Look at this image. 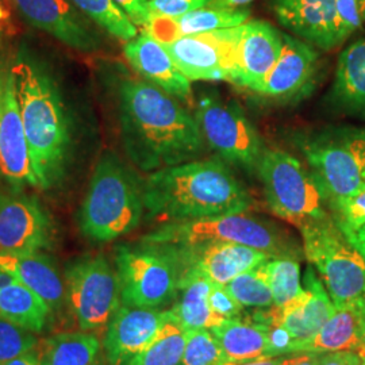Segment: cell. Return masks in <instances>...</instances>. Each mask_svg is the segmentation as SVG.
<instances>
[{
	"instance_id": "cell-1",
	"label": "cell",
	"mask_w": 365,
	"mask_h": 365,
	"mask_svg": "<svg viewBox=\"0 0 365 365\" xmlns=\"http://www.w3.org/2000/svg\"><path fill=\"white\" fill-rule=\"evenodd\" d=\"M113 78L123 150L131 163L150 173L197 160L206 143L182 102L120 66Z\"/></svg>"
},
{
	"instance_id": "cell-2",
	"label": "cell",
	"mask_w": 365,
	"mask_h": 365,
	"mask_svg": "<svg viewBox=\"0 0 365 365\" xmlns=\"http://www.w3.org/2000/svg\"><path fill=\"white\" fill-rule=\"evenodd\" d=\"M38 188L64 182L73 153V120L52 71L38 57L19 51L10 66Z\"/></svg>"
},
{
	"instance_id": "cell-3",
	"label": "cell",
	"mask_w": 365,
	"mask_h": 365,
	"mask_svg": "<svg viewBox=\"0 0 365 365\" xmlns=\"http://www.w3.org/2000/svg\"><path fill=\"white\" fill-rule=\"evenodd\" d=\"M144 206L149 220L187 221L247 212L253 199L221 158H197L148 173Z\"/></svg>"
},
{
	"instance_id": "cell-4",
	"label": "cell",
	"mask_w": 365,
	"mask_h": 365,
	"mask_svg": "<svg viewBox=\"0 0 365 365\" xmlns=\"http://www.w3.org/2000/svg\"><path fill=\"white\" fill-rule=\"evenodd\" d=\"M144 212V180L107 150L93 168L78 210L81 235L95 242H111L135 230Z\"/></svg>"
},
{
	"instance_id": "cell-5",
	"label": "cell",
	"mask_w": 365,
	"mask_h": 365,
	"mask_svg": "<svg viewBox=\"0 0 365 365\" xmlns=\"http://www.w3.org/2000/svg\"><path fill=\"white\" fill-rule=\"evenodd\" d=\"M148 242L173 247H191L205 242H235L267 252L276 257L299 259L298 242L272 222L247 212L209 217L200 220L164 222L143 238Z\"/></svg>"
},
{
	"instance_id": "cell-6",
	"label": "cell",
	"mask_w": 365,
	"mask_h": 365,
	"mask_svg": "<svg viewBox=\"0 0 365 365\" xmlns=\"http://www.w3.org/2000/svg\"><path fill=\"white\" fill-rule=\"evenodd\" d=\"M327 207L365 187V128H327L295 135Z\"/></svg>"
},
{
	"instance_id": "cell-7",
	"label": "cell",
	"mask_w": 365,
	"mask_h": 365,
	"mask_svg": "<svg viewBox=\"0 0 365 365\" xmlns=\"http://www.w3.org/2000/svg\"><path fill=\"white\" fill-rule=\"evenodd\" d=\"M123 306L158 309L176 298L184 268L176 249L167 244H123L115 249Z\"/></svg>"
},
{
	"instance_id": "cell-8",
	"label": "cell",
	"mask_w": 365,
	"mask_h": 365,
	"mask_svg": "<svg viewBox=\"0 0 365 365\" xmlns=\"http://www.w3.org/2000/svg\"><path fill=\"white\" fill-rule=\"evenodd\" d=\"M303 253L336 307L365 304V260L331 215L299 227Z\"/></svg>"
},
{
	"instance_id": "cell-9",
	"label": "cell",
	"mask_w": 365,
	"mask_h": 365,
	"mask_svg": "<svg viewBox=\"0 0 365 365\" xmlns=\"http://www.w3.org/2000/svg\"><path fill=\"white\" fill-rule=\"evenodd\" d=\"M256 176L276 217L297 226L327 217L325 200L309 168L286 150L265 148Z\"/></svg>"
},
{
	"instance_id": "cell-10",
	"label": "cell",
	"mask_w": 365,
	"mask_h": 365,
	"mask_svg": "<svg viewBox=\"0 0 365 365\" xmlns=\"http://www.w3.org/2000/svg\"><path fill=\"white\" fill-rule=\"evenodd\" d=\"M194 115L206 146L215 156L227 165L256 175L265 146L241 106L217 93H202Z\"/></svg>"
},
{
	"instance_id": "cell-11",
	"label": "cell",
	"mask_w": 365,
	"mask_h": 365,
	"mask_svg": "<svg viewBox=\"0 0 365 365\" xmlns=\"http://www.w3.org/2000/svg\"><path fill=\"white\" fill-rule=\"evenodd\" d=\"M66 300L83 331L108 325L120 307L117 271L103 256H86L68 264Z\"/></svg>"
},
{
	"instance_id": "cell-12",
	"label": "cell",
	"mask_w": 365,
	"mask_h": 365,
	"mask_svg": "<svg viewBox=\"0 0 365 365\" xmlns=\"http://www.w3.org/2000/svg\"><path fill=\"white\" fill-rule=\"evenodd\" d=\"M56 223L37 196L0 191V252H43L56 241Z\"/></svg>"
},
{
	"instance_id": "cell-13",
	"label": "cell",
	"mask_w": 365,
	"mask_h": 365,
	"mask_svg": "<svg viewBox=\"0 0 365 365\" xmlns=\"http://www.w3.org/2000/svg\"><path fill=\"white\" fill-rule=\"evenodd\" d=\"M283 33L265 21H248L233 27L230 81L255 92L280 57Z\"/></svg>"
},
{
	"instance_id": "cell-14",
	"label": "cell",
	"mask_w": 365,
	"mask_h": 365,
	"mask_svg": "<svg viewBox=\"0 0 365 365\" xmlns=\"http://www.w3.org/2000/svg\"><path fill=\"white\" fill-rule=\"evenodd\" d=\"M190 81H230L233 27L163 43Z\"/></svg>"
},
{
	"instance_id": "cell-15",
	"label": "cell",
	"mask_w": 365,
	"mask_h": 365,
	"mask_svg": "<svg viewBox=\"0 0 365 365\" xmlns=\"http://www.w3.org/2000/svg\"><path fill=\"white\" fill-rule=\"evenodd\" d=\"M0 178L15 191L26 185L38 188L11 68L6 69L0 106Z\"/></svg>"
},
{
	"instance_id": "cell-16",
	"label": "cell",
	"mask_w": 365,
	"mask_h": 365,
	"mask_svg": "<svg viewBox=\"0 0 365 365\" xmlns=\"http://www.w3.org/2000/svg\"><path fill=\"white\" fill-rule=\"evenodd\" d=\"M29 25L83 53L99 51L102 41L91 21L69 0H13Z\"/></svg>"
},
{
	"instance_id": "cell-17",
	"label": "cell",
	"mask_w": 365,
	"mask_h": 365,
	"mask_svg": "<svg viewBox=\"0 0 365 365\" xmlns=\"http://www.w3.org/2000/svg\"><path fill=\"white\" fill-rule=\"evenodd\" d=\"M303 291L283 307L271 306L268 312L260 313L268 322L286 327L295 341L292 354L309 342L334 313L336 306L315 268L310 264L304 274Z\"/></svg>"
},
{
	"instance_id": "cell-18",
	"label": "cell",
	"mask_w": 365,
	"mask_h": 365,
	"mask_svg": "<svg viewBox=\"0 0 365 365\" xmlns=\"http://www.w3.org/2000/svg\"><path fill=\"white\" fill-rule=\"evenodd\" d=\"M318 61L319 54L313 45L283 33L280 57L253 93L274 102L294 101L313 86Z\"/></svg>"
},
{
	"instance_id": "cell-19",
	"label": "cell",
	"mask_w": 365,
	"mask_h": 365,
	"mask_svg": "<svg viewBox=\"0 0 365 365\" xmlns=\"http://www.w3.org/2000/svg\"><path fill=\"white\" fill-rule=\"evenodd\" d=\"M173 248L182 260L184 271L194 268L206 274L212 283L222 286H226L238 274L252 271L274 259L267 252L235 242H205Z\"/></svg>"
},
{
	"instance_id": "cell-20",
	"label": "cell",
	"mask_w": 365,
	"mask_h": 365,
	"mask_svg": "<svg viewBox=\"0 0 365 365\" xmlns=\"http://www.w3.org/2000/svg\"><path fill=\"white\" fill-rule=\"evenodd\" d=\"M123 54L143 80L170 93L182 103L195 105L191 81L180 72L165 46L149 33L143 31L126 42Z\"/></svg>"
},
{
	"instance_id": "cell-21",
	"label": "cell",
	"mask_w": 365,
	"mask_h": 365,
	"mask_svg": "<svg viewBox=\"0 0 365 365\" xmlns=\"http://www.w3.org/2000/svg\"><path fill=\"white\" fill-rule=\"evenodd\" d=\"M279 24L321 51L339 48L336 0H272Z\"/></svg>"
},
{
	"instance_id": "cell-22",
	"label": "cell",
	"mask_w": 365,
	"mask_h": 365,
	"mask_svg": "<svg viewBox=\"0 0 365 365\" xmlns=\"http://www.w3.org/2000/svg\"><path fill=\"white\" fill-rule=\"evenodd\" d=\"M168 312L120 306L108 322L105 352L110 365H125L156 339Z\"/></svg>"
},
{
	"instance_id": "cell-23",
	"label": "cell",
	"mask_w": 365,
	"mask_h": 365,
	"mask_svg": "<svg viewBox=\"0 0 365 365\" xmlns=\"http://www.w3.org/2000/svg\"><path fill=\"white\" fill-rule=\"evenodd\" d=\"M0 268L36 292L52 312L63 306L66 282L43 252H0Z\"/></svg>"
},
{
	"instance_id": "cell-24",
	"label": "cell",
	"mask_w": 365,
	"mask_h": 365,
	"mask_svg": "<svg viewBox=\"0 0 365 365\" xmlns=\"http://www.w3.org/2000/svg\"><path fill=\"white\" fill-rule=\"evenodd\" d=\"M250 10L248 9H212L203 7L191 13L184 14L176 18L153 16L150 22L144 27L161 43H167L173 39L209 33L214 30H223L240 26L248 22Z\"/></svg>"
},
{
	"instance_id": "cell-25",
	"label": "cell",
	"mask_w": 365,
	"mask_h": 365,
	"mask_svg": "<svg viewBox=\"0 0 365 365\" xmlns=\"http://www.w3.org/2000/svg\"><path fill=\"white\" fill-rule=\"evenodd\" d=\"M329 101L341 113L365 119V38L339 54Z\"/></svg>"
},
{
	"instance_id": "cell-26",
	"label": "cell",
	"mask_w": 365,
	"mask_h": 365,
	"mask_svg": "<svg viewBox=\"0 0 365 365\" xmlns=\"http://www.w3.org/2000/svg\"><path fill=\"white\" fill-rule=\"evenodd\" d=\"M365 336V304L336 307L334 313L313 339L302 345L297 354L353 351L361 345Z\"/></svg>"
},
{
	"instance_id": "cell-27",
	"label": "cell",
	"mask_w": 365,
	"mask_h": 365,
	"mask_svg": "<svg viewBox=\"0 0 365 365\" xmlns=\"http://www.w3.org/2000/svg\"><path fill=\"white\" fill-rule=\"evenodd\" d=\"M211 287L212 282L206 274L194 268L184 271L178 292L180 294V298L168 312L188 331L195 329H211L226 321L214 313L210 306Z\"/></svg>"
},
{
	"instance_id": "cell-28",
	"label": "cell",
	"mask_w": 365,
	"mask_h": 365,
	"mask_svg": "<svg viewBox=\"0 0 365 365\" xmlns=\"http://www.w3.org/2000/svg\"><path fill=\"white\" fill-rule=\"evenodd\" d=\"M51 314V307L36 292L0 268V318L39 333Z\"/></svg>"
},
{
	"instance_id": "cell-29",
	"label": "cell",
	"mask_w": 365,
	"mask_h": 365,
	"mask_svg": "<svg viewBox=\"0 0 365 365\" xmlns=\"http://www.w3.org/2000/svg\"><path fill=\"white\" fill-rule=\"evenodd\" d=\"M210 331L221 345L225 354L235 363H245L260 357H268V327L257 318L244 321L226 319Z\"/></svg>"
},
{
	"instance_id": "cell-30",
	"label": "cell",
	"mask_w": 365,
	"mask_h": 365,
	"mask_svg": "<svg viewBox=\"0 0 365 365\" xmlns=\"http://www.w3.org/2000/svg\"><path fill=\"white\" fill-rule=\"evenodd\" d=\"M101 342L88 333H64L45 342L42 365H96Z\"/></svg>"
},
{
	"instance_id": "cell-31",
	"label": "cell",
	"mask_w": 365,
	"mask_h": 365,
	"mask_svg": "<svg viewBox=\"0 0 365 365\" xmlns=\"http://www.w3.org/2000/svg\"><path fill=\"white\" fill-rule=\"evenodd\" d=\"M187 339L188 330L168 312V317L156 339L125 365H179Z\"/></svg>"
},
{
	"instance_id": "cell-32",
	"label": "cell",
	"mask_w": 365,
	"mask_h": 365,
	"mask_svg": "<svg viewBox=\"0 0 365 365\" xmlns=\"http://www.w3.org/2000/svg\"><path fill=\"white\" fill-rule=\"evenodd\" d=\"M91 22L125 43L138 36V29L114 0H69Z\"/></svg>"
},
{
	"instance_id": "cell-33",
	"label": "cell",
	"mask_w": 365,
	"mask_h": 365,
	"mask_svg": "<svg viewBox=\"0 0 365 365\" xmlns=\"http://www.w3.org/2000/svg\"><path fill=\"white\" fill-rule=\"evenodd\" d=\"M262 269L274 297V306L283 307L303 291L300 262L295 257H276L262 264Z\"/></svg>"
},
{
	"instance_id": "cell-34",
	"label": "cell",
	"mask_w": 365,
	"mask_h": 365,
	"mask_svg": "<svg viewBox=\"0 0 365 365\" xmlns=\"http://www.w3.org/2000/svg\"><path fill=\"white\" fill-rule=\"evenodd\" d=\"M226 288L244 307H271L274 304L272 291L262 265L238 274Z\"/></svg>"
},
{
	"instance_id": "cell-35",
	"label": "cell",
	"mask_w": 365,
	"mask_h": 365,
	"mask_svg": "<svg viewBox=\"0 0 365 365\" xmlns=\"http://www.w3.org/2000/svg\"><path fill=\"white\" fill-rule=\"evenodd\" d=\"M232 361L210 329L188 331V339L179 365H238Z\"/></svg>"
},
{
	"instance_id": "cell-36",
	"label": "cell",
	"mask_w": 365,
	"mask_h": 365,
	"mask_svg": "<svg viewBox=\"0 0 365 365\" xmlns=\"http://www.w3.org/2000/svg\"><path fill=\"white\" fill-rule=\"evenodd\" d=\"M33 331L0 318V364L37 348Z\"/></svg>"
},
{
	"instance_id": "cell-37",
	"label": "cell",
	"mask_w": 365,
	"mask_h": 365,
	"mask_svg": "<svg viewBox=\"0 0 365 365\" xmlns=\"http://www.w3.org/2000/svg\"><path fill=\"white\" fill-rule=\"evenodd\" d=\"M331 218L345 235L354 233L365 225V187L329 206Z\"/></svg>"
},
{
	"instance_id": "cell-38",
	"label": "cell",
	"mask_w": 365,
	"mask_h": 365,
	"mask_svg": "<svg viewBox=\"0 0 365 365\" xmlns=\"http://www.w3.org/2000/svg\"><path fill=\"white\" fill-rule=\"evenodd\" d=\"M336 14H337V36L339 45L359 30L363 24L360 15V1L359 0H336Z\"/></svg>"
},
{
	"instance_id": "cell-39",
	"label": "cell",
	"mask_w": 365,
	"mask_h": 365,
	"mask_svg": "<svg viewBox=\"0 0 365 365\" xmlns=\"http://www.w3.org/2000/svg\"><path fill=\"white\" fill-rule=\"evenodd\" d=\"M211 0H149L153 16L176 18L184 14L209 7Z\"/></svg>"
},
{
	"instance_id": "cell-40",
	"label": "cell",
	"mask_w": 365,
	"mask_h": 365,
	"mask_svg": "<svg viewBox=\"0 0 365 365\" xmlns=\"http://www.w3.org/2000/svg\"><path fill=\"white\" fill-rule=\"evenodd\" d=\"M210 306L212 312L223 319L237 318L244 310V306L227 291L226 286L217 283H212L211 287Z\"/></svg>"
},
{
	"instance_id": "cell-41",
	"label": "cell",
	"mask_w": 365,
	"mask_h": 365,
	"mask_svg": "<svg viewBox=\"0 0 365 365\" xmlns=\"http://www.w3.org/2000/svg\"><path fill=\"white\" fill-rule=\"evenodd\" d=\"M114 1L125 13L128 14V16L130 18L131 22L135 26H141L144 29L153 18L149 7V0H114Z\"/></svg>"
},
{
	"instance_id": "cell-42",
	"label": "cell",
	"mask_w": 365,
	"mask_h": 365,
	"mask_svg": "<svg viewBox=\"0 0 365 365\" xmlns=\"http://www.w3.org/2000/svg\"><path fill=\"white\" fill-rule=\"evenodd\" d=\"M319 365H360L361 357L353 351L329 352L317 354Z\"/></svg>"
},
{
	"instance_id": "cell-43",
	"label": "cell",
	"mask_w": 365,
	"mask_h": 365,
	"mask_svg": "<svg viewBox=\"0 0 365 365\" xmlns=\"http://www.w3.org/2000/svg\"><path fill=\"white\" fill-rule=\"evenodd\" d=\"M302 354H291V356H274V357H260L256 360H250L238 365H294L300 360Z\"/></svg>"
},
{
	"instance_id": "cell-44",
	"label": "cell",
	"mask_w": 365,
	"mask_h": 365,
	"mask_svg": "<svg viewBox=\"0 0 365 365\" xmlns=\"http://www.w3.org/2000/svg\"><path fill=\"white\" fill-rule=\"evenodd\" d=\"M0 365H42V360L38 353L31 351V352L25 353L22 356H18L10 361L1 363Z\"/></svg>"
},
{
	"instance_id": "cell-45",
	"label": "cell",
	"mask_w": 365,
	"mask_h": 365,
	"mask_svg": "<svg viewBox=\"0 0 365 365\" xmlns=\"http://www.w3.org/2000/svg\"><path fill=\"white\" fill-rule=\"evenodd\" d=\"M346 238L353 247L359 250V253L363 256V259L365 260V225L361 226L359 230H356L354 233L346 235Z\"/></svg>"
},
{
	"instance_id": "cell-46",
	"label": "cell",
	"mask_w": 365,
	"mask_h": 365,
	"mask_svg": "<svg viewBox=\"0 0 365 365\" xmlns=\"http://www.w3.org/2000/svg\"><path fill=\"white\" fill-rule=\"evenodd\" d=\"M253 0H211L209 7L212 9H241Z\"/></svg>"
},
{
	"instance_id": "cell-47",
	"label": "cell",
	"mask_w": 365,
	"mask_h": 365,
	"mask_svg": "<svg viewBox=\"0 0 365 365\" xmlns=\"http://www.w3.org/2000/svg\"><path fill=\"white\" fill-rule=\"evenodd\" d=\"M294 365H319L318 364V356L310 354V353H306V354L303 353L299 361Z\"/></svg>"
},
{
	"instance_id": "cell-48",
	"label": "cell",
	"mask_w": 365,
	"mask_h": 365,
	"mask_svg": "<svg viewBox=\"0 0 365 365\" xmlns=\"http://www.w3.org/2000/svg\"><path fill=\"white\" fill-rule=\"evenodd\" d=\"M7 19H9V11L6 10V7L3 4H0V31H1V29L4 26Z\"/></svg>"
},
{
	"instance_id": "cell-49",
	"label": "cell",
	"mask_w": 365,
	"mask_h": 365,
	"mask_svg": "<svg viewBox=\"0 0 365 365\" xmlns=\"http://www.w3.org/2000/svg\"><path fill=\"white\" fill-rule=\"evenodd\" d=\"M4 76H6V69L1 68V61H0V106H1L3 90H4Z\"/></svg>"
},
{
	"instance_id": "cell-50",
	"label": "cell",
	"mask_w": 365,
	"mask_h": 365,
	"mask_svg": "<svg viewBox=\"0 0 365 365\" xmlns=\"http://www.w3.org/2000/svg\"><path fill=\"white\" fill-rule=\"evenodd\" d=\"M356 353H357L361 359H365V336L364 339H363V342H361V345L357 348Z\"/></svg>"
},
{
	"instance_id": "cell-51",
	"label": "cell",
	"mask_w": 365,
	"mask_h": 365,
	"mask_svg": "<svg viewBox=\"0 0 365 365\" xmlns=\"http://www.w3.org/2000/svg\"><path fill=\"white\" fill-rule=\"evenodd\" d=\"M360 1V15L363 22H365V0H359Z\"/></svg>"
},
{
	"instance_id": "cell-52",
	"label": "cell",
	"mask_w": 365,
	"mask_h": 365,
	"mask_svg": "<svg viewBox=\"0 0 365 365\" xmlns=\"http://www.w3.org/2000/svg\"><path fill=\"white\" fill-rule=\"evenodd\" d=\"M360 365H365V359H361V363H360Z\"/></svg>"
}]
</instances>
